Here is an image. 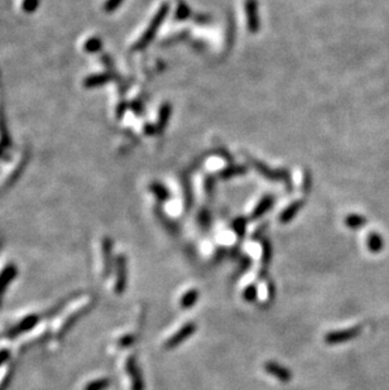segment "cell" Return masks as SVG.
Returning <instances> with one entry per match:
<instances>
[{
  "label": "cell",
  "mask_w": 389,
  "mask_h": 390,
  "mask_svg": "<svg viewBox=\"0 0 389 390\" xmlns=\"http://www.w3.org/2000/svg\"><path fill=\"white\" fill-rule=\"evenodd\" d=\"M38 5H39V0H23L22 3L23 10L27 13L34 12V10L38 8Z\"/></svg>",
  "instance_id": "ffe728a7"
},
{
  "label": "cell",
  "mask_w": 389,
  "mask_h": 390,
  "mask_svg": "<svg viewBox=\"0 0 389 390\" xmlns=\"http://www.w3.org/2000/svg\"><path fill=\"white\" fill-rule=\"evenodd\" d=\"M264 370L267 371L269 375L274 376L275 379L282 381V383H288L292 379V373L290 369L285 368V366L280 365V364L274 363V361H268V363H265Z\"/></svg>",
  "instance_id": "ba28073f"
},
{
  "label": "cell",
  "mask_w": 389,
  "mask_h": 390,
  "mask_svg": "<svg viewBox=\"0 0 389 390\" xmlns=\"http://www.w3.org/2000/svg\"><path fill=\"white\" fill-rule=\"evenodd\" d=\"M101 47V42L99 38H90L85 44V48L88 52H96Z\"/></svg>",
  "instance_id": "ac0fdd59"
},
{
  "label": "cell",
  "mask_w": 389,
  "mask_h": 390,
  "mask_svg": "<svg viewBox=\"0 0 389 390\" xmlns=\"http://www.w3.org/2000/svg\"><path fill=\"white\" fill-rule=\"evenodd\" d=\"M196 329H197V324L193 323V322H188V323H186L185 326L181 327V328L178 329L173 336H171L170 339L167 340V342L164 344V347L167 350H171L180 346L183 341H186V340L190 339V337L192 336Z\"/></svg>",
  "instance_id": "277c9868"
},
{
  "label": "cell",
  "mask_w": 389,
  "mask_h": 390,
  "mask_svg": "<svg viewBox=\"0 0 389 390\" xmlns=\"http://www.w3.org/2000/svg\"><path fill=\"white\" fill-rule=\"evenodd\" d=\"M301 206H302V203L297 202V203H293L291 207H288L287 210H286L285 213L282 214V216H281V220H282V222L290 221L292 217H293L294 215L298 213V210H299V207H301Z\"/></svg>",
  "instance_id": "e0dca14e"
},
{
  "label": "cell",
  "mask_w": 389,
  "mask_h": 390,
  "mask_svg": "<svg viewBox=\"0 0 389 390\" xmlns=\"http://www.w3.org/2000/svg\"><path fill=\"white\" fill-rule=\"evenodd\" d=\"M200 297V292L197 289H190L188 292H186L185 294L182 295L181 298V307L183 310H187V308H191L192 306L196 305L197 299Z\"/></svg>",
  "instance_id": "7c38bea8"
},
{
  "label": "cell",
  "mask_w": 389,
  "mask_h": 390,
  "mask_svg": "<svg viewBox=\"0 0 389 390\" xmlns=\"http://www.w3.org/2000/svg\"><path fill=\"white\" fill-rule=\"evenodd\" d=\"M128 281V268H127V259L123 255L118 256L115 260V282H114V292L117 294H123L127 289Z\"/></svg>",
  "instance_id": "7a4b0ae2"
},
{
  "label": "cell",
  "mask_w": 389,
  "mask_h": 390,
  "mask_svg": "<svg viewBox=\"0 0 389 390\" xmlns=\"http://www.w3.org/2000/svg\"><path fill=\"white\" fill-rule=\"evenodd\" d=\"M270 206H272V197H265L264 200H262V202L259 203L258 207H257L256 210H254L253 217L262 216V215L264 214L265 211H267L268 208L270 207Z\"/></svg>",
  "instance_id": "2e32d148"
},
{
  "label": "cell",
  "mask_w": 389,
  "mask_h": 390,
  "mask_svg": "<svg viewBox=\"0 0 389 390\" xmlns=\"http://www.w3.org/2000/svg\"><path fill=\"white\" fill-rule=\"evenodd\" d=\"M101 274L102 277H109L113 271L112 258V242L107 237H104L101 242Z\"/></svg>",
  "instance_id": "52a82bcc"
},
{
  "label": "cell",
  "mask_w": 389,
  "mask_h": 390,
  "mask_svg": "<svg viewBox=\"0 0 389 390\" xmlns=\"http://www.w3.org/2000/svg\"><path fill=\"white\" fill-rule=\"evenodd\" d=\"M367 220L365 217L360 216V215H350L345 219V225L350 229H359V227L364 226Z\"/></svg>",
  "instance_id": "9a60e30c"
},
{
  "label": "cell",
  "mask_w": 389,
  "mask_h": 390,
  "mask_svg": "<svg viewBox=\"0 0 389 390\" xmlns=\"http://www.w3.org/2000/svg\"><path fill=\"white\" fill-rule=\"evenodd\" d=\"M107 81H109V76L107 75H94V76H90L89 78H86L85 81H84V85L86 86V87H94V86H99V85H102V83H106Z\"/></svg>",
  "instance_id": "5bb4252c"
},
{
  "label": "cell",
  "mask_w": 389,
  "mask_h": 390,
  "mask_svg": "<svg viewBox=\"0 0 389 390\" xmlns=\"http://www.w3.org/2000/svg\"><path fill=\"white\" fill-rule=\"evenodd\" d=\"M94 306V297L90 294L76 295L56 313L48 326L49 336L52 339H61L62 336Z\"/></svg>",
  "instance_id": "6da1fadb"
},
{
  "label": "cell",
  "mask_w": 389,
  "mask_h": 390,
  "mask_svg": "<svg viewBox=\"0 0 389 390\" xmlns=\"http://www.w3.org/2000/svg\"><path fill=\"white\" fill-rule=\"evenodd\" d=\"M123 0H107L104 4V10L105 12H113L115 10V8H118L120 5Z\"/></svg>",
  "instance_id": "44dd1931"
},
{
  "label": "cell",
  "mask_w": 389,
  "mask_h": 390,
  "mask_svg": "<svg viewBox=\"0 0 389 390\" xmlns=\"http://www.w3.org/2000/svg\"><path fill=\"white\" fill-rule=\"evenodd\" d=\"M167 10H168V5L167 4L163 5V7L161 8V10H159L158 15H157V17L154 18L153 23H152V24H151V28H149L148 32H147L146 35L142 37L141 42H139V43L136 44V47H138V48H141V47H143V46H146V44H148V42L151 41V38H152V35H153V33H154V31H157V27H158V24H159V23H161V19L163 18V15H164L165 13H167Z\"/></svg>",
  "instance_id": "9c48e42d"
},
{
  "label": "cell",
  "mask_w": 389,
  "mask_h": 390,
  "mask_svg": "<svg viewBox=\"0 0 389 390\" xmlns=\"http://www.w3.org/2000/svg\"><path fill=\"white\" fill-rule=\"evenodd\" d=\"M125 370H127L128 376L130 379V386L131 390H144V381L143 376H142L141 369H139L138 363H136V357L129 356L125 363Z\"/></svg>",
  "instance_id": "5b68a950"
},
{
  "label": "cell",
  "mask_w": 389,
  "mask_h": 390,
  "mask_svg": "<svg viewBox=\"0 0 389 390\" xmlns=\"http://www.w3.org/2000/svg\"><path fill=\"white\" fill-rule=\"evenodd\" d=\"M13 376V365L8 361L0 366V390H5L9 385Z\"/></svg>",
  "instance_id": "30bf717a"
},
{
  "label": "cell",
  "mask_w": 389,
  "mask_h": 390,
  "mask_svg": "<svg viewBox=\"0 0 389 390\" xmlns=\"http://www.w3.org/2000/svg\"><path fill=\"white\" fill-rule=\"evenodd\" d=\"M244 299L248 301V302H254L257 299V288L254 285H249L243 293Z\"/></svg>",
  "instance_id": "d6986e66"
},
{
  "label": "cell",
  "mask_w": 389,
  "mask_h": 390,
  "mask_svg": "<svg viewBox=\"0 0 389 390\" xmlns=\"http://www.w3.org/2000/svg\"><path fill=\"white\" fill-rule=\"evenodd\" d=\"M368 249H369L372 253L377 254L380 253L383 247H384V242H383V237L380 236L379 234L377 232H372V234L368 236V242H367Z\"/></svg>",
  "instance_id": "8fae6325"
},
{
  "label": "cell",
  "mask_w": 389,
  "mask_h": 390,
  "mask_svg": "<svg viewBox=\"0 0 389 390\" xmlns=\"http://www.w3.org/2000/svg\"><path fill=\"white\" fill-rule=\"evenodd\" d=\"M110 379L100 378L96 380H91L86 385H84L82 390H106L110 386Z\"/></svg>",
  "instance_id": "4fadbf2b"
},
{
  "label": "cell",
  "mask_w": 389,
  "mask_h": 390,
  "mask_svg": "<svg viewBox=\"0 0 389 390\" xmlns=\"http://www.w3.org/2000/svg\"><path fill=\"white\" fill-rule=\"evenodd\" d=\"M362 332V327H351V328L340 329V331H332L325 336V342L328 345H340L354 340Z\"/></svg>",
  "instance_id": "3957f363"
},
{
  "label": "cell",
  "mask_w": 389,
  "mask_h": 390,
  "mask_svg": "<svg viewBox=\"0 0 389 390\" xmlns=\"http://www.w3.org/2000/svg\"><path fill=\"white\" fill-rule=\"evenodd\" d=\"M15 276H17V268L14 264L7 261L0 265V303H2L3 295H4L8 285L15 278Z\"/></svg>",
  "instance_id": "8992f818"
}]
</instances>
